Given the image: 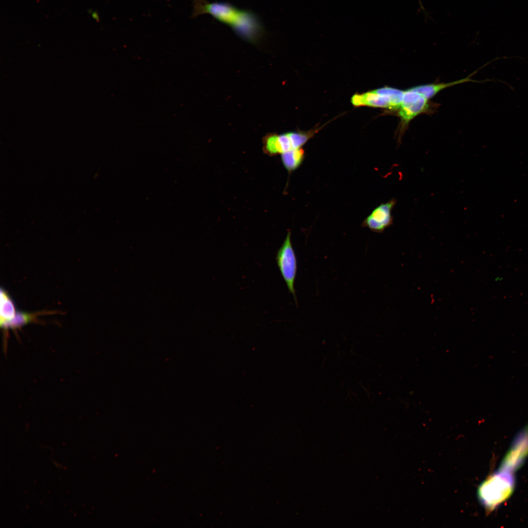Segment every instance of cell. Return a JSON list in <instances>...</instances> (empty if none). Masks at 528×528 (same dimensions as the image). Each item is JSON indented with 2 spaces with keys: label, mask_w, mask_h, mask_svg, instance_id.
I'll return each mask as SVG.
<instances>
[{
  "label": "cell",
  "mask_w": 528,
  "mask_h": 528,
  "mask_svg": "<svg viewBox=\"0 0 528 528\" xmlns=\"http://www.w3.org/2000/svg\"><path fill=\"white\" fill-rule=\"evenodd\" d=\"M276 261L288 290L293 296L297 305L294 283L297 271V260L291 242L290 230L288 231L283 244L277 252Z\"/></svg>",
  "instance_id": "277c9868"
},
{
  "label": "cell",
  "mask_w": 528,
  "mask_h": 528,
  "mask_svg": "<svg viewBox=\"0 0 528 528\" xmlns=\"http://www.w3.org/2000/svg\"><path fill=\"white\" fill-rule=\"evenodd\" d=\"M315 132L313 131L288 132L293 149L302 148V146L313 135Z\"/></svg>",
  "instance_id": "5bb4252c"
},
{
  "label": "cell",
  "mask_w": 528,
  "mask_h": 528,
  "mask_svg": "<svg viewBox=\"0 0 528 528\" xmlns=\"http://www.w3.org/2000/svg\"><path fill=\"white\" fill-rule=\"evenodd\" d=\"M193 7L192 18L205 14L210 15L251 44H258L265 34L261 20L250 10L238 8L228 2H210L206 0H193Z\"/></svg>",
  "instance_id": "6da1fadb"
},
{
  "label": "cell",
  "mask_w": 528,
  "mask_h": 528,
  "mask_svg": "<svg viewBox=\"0 0 528 528\" xmlns=\"http://www.w3.org/2000/svg\"><path fill=\"white\" fill-rule=\"evenodd\" d=\"M262 144L264 153L270 156L281 154L293 149L288 132L280 134L268 133L263 137Z\"/></svg>",
  "instance_id": "52a82bcc"
},
{
  "label": "cell",
  "mask_w": 528,
  "mask_h": 528,
  "mask_svg": "<svg viewBox=\"0 0 528 528\" xmlns=\"http://www.w3.org/2000/svg\"><path fill=\"white\" fill-rule=\"evenodd\" d=\"M396 203V200L395 198L386 202L381 203L363 220L361 226L367 227L374 232H383L386 228L393 224V217L392 212Z\"/></svg>",
  "instance_id": "8992f818"
},
{
  "label": "cell",
  "mask_w": 528,
  "mask_h": 528,
  "mask_svg": "<svg viewBox=\"0 0 528 528\" xmlns=\"http://www.w3.org/2000/svg\"><path fill=\"white\" fill-rule=\"evenodd\" d=\"M472 75V74L465 78L451 82L427 84L413 87L409 89L420 93L426 99L429 100L437 95L440 91L447 88L470 81L477 82L470 78V77Z\"/></svg>",
  "instance_id": "ba28073f"
},
{
  "label": "cell",
  "mask_w": 528,
  "mask_h": 528,
  "mask_svg": "<svg viewBox=\"0 0 528 528\" xmlns=\"http://www.w3.org/2000/svg\"><path fill=\"white\" fill-rule=\"evenodd\" d=\"M51 313L52 312L50 311H42L32 313L20 311H17L13 318L9 321L0 323V326L4 330L9 329H16L30 322L36 321L37 318L40 315Z\"/></svg>",
  "instance_id": "30bf717a"
},
{
  "label": "cell",
  "mask_w": 528,
  "mask_h": 528,
  "mask_svg": "<svg viewBox=\"0 0 528 528\" xmlns=\"http://www.w3.org/2000/svg\"><path fill=\"white\" fill-rule=\"evenodd\" d=\"M528 456V423L516 436L500 469L513 473L520 467Z\"/></svg>",
  "instance_id": "5b68a950"
},
{
  "label": "cell",
  "mask_w": 528,
  "mask_h": 528,
  "mask_svg": "<svg viewBox=\"0 0 528 528\" xmlns=\"http://www.w3.org/2000/svg\"><path fill=\"white\" fill-rule=\"evenodd\" d=\"M0 323L11 320L17 311L15 304L12 297L4 288H0Z\"/></svg>",
  "instance_id": "7c38bea8"
},
{
  "label": "cell",
  "mask_w": 528,
  "mask_h": 528,
  "mask_svg": "<svg viewBox=\"0 0 528 528\" xmlns=\"http://www.w3.org/2000/svg\"><path fill=\"white\" fill-rule=\"evenodd\" d=\"M305 158V152L302 148L292 149L281 154L282 164L290 174L301 166Z\"/></svg>",
  "instance_id": "8fae6325"
},
{
  "label": "cell",
  "mask_w": 528,
  "mask_h": 528,
  "mask_svg": "<svg viewBox=\"0 0 528 528\" xmlns=\"http://www.w3.org/2000/svg\"><path fill=\"white\" fill-rule=\"evenodd\" d=\"M352 104L356 106L367 105L392 109L388 100L373 91L362 94H355L352 98Z\"/></svg>",
  "instance_id": "9c48e42d"
},
{
  "label": "cell",
  "mask_w": 528,
  "mask_h": 528,
  "mask_svg": "<svg viewBox=\"0 0 528 528\" xmlns=\"http://www.w3.org/2000/svg\"><path fill=\"white\" fill-rule=\"evenodd\" d=\"M375 93L386 97L391 104L392 109L397 110L403 99L405 90L385 87L374 90Z\"/></svg>",
  "instance_id": "4fadbf2b"
},
{
  "label": "cell",
  "mask_w": 528,
  "mask_h": 528,
  "mask_svg": "<svg viewBox=\"0 0 528 528\" xmlns=\"http://www.w3.org/2000/svg\"><path fill=\"white\" fill-rule=\"evenodd\" d=\"M515 485L512 473L499 469L489 475L479 486L478 500L485 510L490 512L508 499Z\"/></svg>",
  "instance_id": "7a4b0ae2"
},
{
  "label": "cell",
  "mask_w": 528,
  "mask_h": 528,
  "mask_svg": "<svg viewBox=\"0 0 528 528\" xmlns=\"http://www.w3.org/2000/svg\"><path fill=\"white\" fill-rule=\"evenodd\" d=\"M428 99L423 95L409 88L405 90L401 103L398 109L400 118L398 129V141H401L410 122L420 114L426 113L430 110Z\"/></svg>",
  "instance_id": "3957f363"
}]
</instances>
